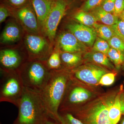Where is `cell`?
Here are the masks:
<instances>
[{
    "label": "cell",
    "mask_w": 124,
    "mask_h": 124,
    "mask_svg": "<svg viewBox=\"0 0 124 124\" xmlns=\"http://www.w3.org/2000/svg\"><path fill=\"white\" fill-rule=\"evenodd\" d=\"M55 1L56 0H29L36 15L42 33L46 19Z\"/></svg>",
    "instance_id": "cell-15"
},
{
    "label": "cell",
    "mask_w": 124,
    "mask_h": 124,
    "mask_svg": "<svg viewBox=\"0 0 124 124\" xmlns=\"http://www.w3.org/2000/svg\"><path fill=\"white\" fill-rule=\"evenodd\" d=\"M54 46L62 52L83 53L88 49L87 46L68 31L62 32L56 35Z\"/></svg>",
    "instance_id": "cell-12"
},
{
    "label": "cell",
    "mask_w": 124,
    "mask_h": 124,
    "mask_svg": "<svg viewBox=\"0 0 124 124\" xmlns=\"http://www.w3.org/2000/svg\"><path fill=\"white\" fill-rule=\"evenodd\" d=\"M121 104V111L122 115H124V93L122 91L120 97Z\"/></svg>",
    "instance_id": "cell-34"
},
{
    "label": "cell",
    "mask_w": 124,
    "mask_h": 124,
    "mask_svg": "<svg viewBox=\"0 0 124 124\" xmlns=\"http://www.w3.org/2000/svg\"><path fill=\"white\" fill-rule=\"evenodd\" d=\"M0 70V102H7L17 107L24 87L18 71Z\"/></svg>",
    "instance_id": "cell-6"
},
{
    "label": "cell",
    "mask_w": 124,
    "mask_h": 124,
    "mask_svg": "<svg viewBox=\"0 0 124 124\" xmlns=\"http://www.w3.org/2000/svg\"><path fill=\"white\" fill-rule=\"evenodd\" d=\"M107 42L111 48L124 53V41L117 36L115 35Z\"/></svg>",
    "instance_id": "cell-26"
},
{
    "label": "cell",
    "mask_w": 124,
    "mask_h": 124,
    "mask_svg": "<svg viewBox=\"0 0 124 124\" xmlns=\"http://www.w3.org/2000/svg\"><path fill=\"white\" fill-rule=\"evenodd\" d=\"M23 40L28 60L46 62L53 51L54 46L43 34L25 32Z\"/></svg>",
    "instance_id": "cell-7"
},
{
    "label": "cell",
    "mask_w": 124,
    "mask_h": 124,
    "mask_svg": "<svg viewBox=\"0 0 124 124\" xmlns=\"http://www.w3.org/2000/svg\"><path fill=\"white\" fill-rule=\"evenodd\" d=\"M17 107L18 113L13 124H45L50 118L39 93L26 88Z\"/></svg>",
    "instance_id": "cell-3"
},
{
    "label": "cell",
    "mask_w": 124,
    "mask_h": 124,
    "mask_svg": "<svg viewBox=\"0 0 124 124\" xmlns=\"http://www.w3.org/2000/svg\"><path fill=\"white\" fill-rule=\"evenodd\" d=\"M67 5L65 0H56L42 30V34L54 46L58 27L65 15Z\"/></svg>",
    "instance_id": "cell-10"
},
{
    "label": "cell",
    "mask_w": 124,
    "mask_h": 124,
    "mask_svg": "<svg viewBox=\"0 0 124 124\" xmlns=\"http://www.w3.org/2000/svg\"><path fill=\"white\" fill-rule=\"evenodd\" d=\"M71 78L69 70L62 68L51 71L49 79L40 93L50 117L60 123L59 108Z\"/></svg>",
    "instance_id": "cell-2"
},
{
    "label": "cell",
    "mask_w": 124,
    "mask_h": 124,
    "mask_svg": "<svg viewBox=\"0 0 124 124\" xmlns=\"http://www.w3.org/2000/svg\"></svg>",
    "instance_id": "cell-38"
},
{
    "label": "cell",
    "mask_w": 124,
    "mask_h": 124,
    "mask_svg": "<svg viewBox=\"0 0 124 124\" xmlns=\"http://www.w3.org/2000/svg\"><path fill=\"white\" fill-rule=\"evenodd\" d=\"M116 74L113 72H108L102 76L99 85L104 86H110L113 84L115 80Z\"/></svg>",
    "instance_id": "cell-28"
},
{
    "label": "cell",
    "mask_w": 124,
    "mask_h": 124,
    "mask_svg": "<svg viewBox=\"0 0 124 124\" xmlns=\"http://www.w3.org/2000/svg\"><path fill=\"white\" fill-rule=\"evenodd\" d=\"M83 60L85 62L95 63L111 70L116 69L107 55L102 53L92 51L87 52L83 56Z\"/></svg>",
    "instance_id": "cell-16"
},
{
    "label": "cell",
    "mask_w": 124,
    "mask_h": 124,
    "mask_svg": "<svg viewBox=\"0 0 124 124\" xmlns=\"http://www.w3.org/2000/svg\"><path fill=\"white\" fill-rule=\"evenodd\" d=\"M110 48V46L107 41L97 37L92 46V51L102 53L107 55Z\"/></svg>",
    "instance_id": "cell-24"
},
{
    "label": "cell",
    "mask_w": 124,
    "mask_h": 124,
    "mask_svg": "<svg viewBox=\"0 0 124 124\" xmlns=\"http://www.w3.org/2000/svg\"><path fill=\"white\" fill-rule=\"evenodd\" d=\"M82 54L60 52L62 68L71 70L81 64L84 60Z\"/></svg>",
    "instance_id": "cell-17"
},
{
    "label": "cell",
    "mask_w": 124,
    "mask_h": 124,
    "mask_svg": "<svg viewBox=\"0 0 124 124\" xmlns=\"http://www.w3.org/2000/svg\"><path fill=\"white\" fill-rule=\"evenodd\" d=\"M8 8L11 17L20 24L25 32L42 34L36 15L30 2L18 8Z\"/></svg>",
    "instance_id": "cell-9"
},
{
    "label": "cell",
    "mask_w": 124,
    "mask_h": 124,
    "mask_svg": "<svg viewBox=\"0 0 124 124\" xmlns=\"http://www.w3.org/2000/svg\"><path fill=\"white\" fill-rule=\"evenodd\" d=\"M103 0H87L81 9L82 11L89 12L100 6Z\"/></svg>",
    "instance_id": "cell-29"
},
{
    "label": "cell",
    "mask_w": 124,
    "mask_h": 124,
    "mask_svg": "<svg viewBox=\"0 0 124 124\" xmlns=\"http://www.w3.org/2000/svg\"><path fill=\"white\" fill-rule=\"evenodd\" d=\"M94 87L81 82L71 75L70 80L60 105L59 112L80 106L97 97L100 93Z\"/></svg>",
    "instance_id": "cell-5"
},
{
    "label": "cell",
    "mask_w": 124,
    "mask_h": 124,
    "mask_svg": "<svg viewBox=\"0 0 124 124\" xmlns=\"http://www.w3.org/2000/svg\"><path fill=\"white\" fill-rule=\"evenodd\" d=\"M115 1L116 0H103L101 6L105 11L114 14Z\"/></svg>",
    "instance_id": "cell-31"
},
{
    "label": "cell",
    "mask_w": 124,
    "mask_h": 124,
    "mask_svg": "<svg viewBox=\"0 0 124 124\" xmlns=\"http://www.w3.org/2000/svg\"><path fill=\"white\" fill-rule=\"evenodd\" d=\"M24 88L40 93L47 84L50 78L51 71L45 62L27 60L18 71Z\"/></svg>",
    "instance_id": "cell-4"
},
{
    "label": "cell",
    "mask_w": 124,
    "mask_h": 124,
    "mask_svg": "<svg viewBox=\"0 0 124 124\" xmlns=\"http://www.w3.org/2000/svg\"><path fill=\"white\" fill-rule=\"evenodd\" d=\"M25 31L14 19L9 20L0 37V42L4 45H10L23 39Z\"/></svg>",
    "instance_id": "cell-14"
},
{
    "label": "cell",
    "mask_w": 124,
    "mask_h": 124,
    "mask_svg": "<svg viewBox=\"0 0 124 124\" xmlns=\"http://www.w3.org/2000/svg\"><path fill=\"white\" fill-rule=\"evenodd\" d=\"M124 10V0H116L113 14L119 17Z\"/></svg>",
    "instance_id": "cell-33"
},
{
    "label": "cell",
    "mask_w": 124,
    "mask_h": 124,
    "mask_svg": "<svg viewBox=\"0 0 124 124\" xmlns=\"http://www.w3.org/2000/svg\"><path fill=\"white\" fill-rule=\"evenodd\" d=\"M107 55L117 70L124 63V53L122 51L110 47Z\"/></svg>",
    "instance_id": "cell-22"
},
{
    "label": "cell",
    "mask_w": 124,
    "mask_h": 124,
    "mask_svg": "<svg viewBox=\"0 0 124 124\" xmlns=\"http://www.w3.org/2000/svg\"><path fill=\"white\" fill-rule=\"evenodd\" d=\"M122 117H121L120 124H124V115H122Z\"/></svg>",
    "instance_id": "cell-37"
},
{
    "label": "cell",
    "mask_w": 124,
    "mask_h": 124,
    "mask_svg": "<svg viewBox=\"0 0 124 124\" xmlns=\"http://www.w3.org/2000/svg\"><path fill=\"white\" fill-rule=\"evenodd\" d=\"M97 22L103 24L111 26L117 22L119 19V17L113 14L105 11L101 6H98L90 11Z\"/></svg>",
    "instance_id": "cell-18"
},
{
    "label": "cell",
    "mask_w": 124,
    "mask_h": 124,
    "mask_svg": "<svg viewBox=\"0 0 124 124\" xmlns=\"http://www.w3.org/2000/svg\"><path fill=\"white\" fill-rule=\"evenodd\" d=\"M97 37L108 41L115 35L111 26L103 24L98 23L94 28Z\"/></svg>",
    "instance_id": "cell-23"
},
{
    "label": "cell",
    "mask_w": 124,
    "mask_h": 124,
    "mask_svg": "<svg viewBox=\"0 0 124 124\" xmlns=\"http://www.w3.org/2000/svg\"><path fill=\"white\" fill-rule=\"evenodd\" d=\"M59 115L61 124H84L68 112L59 111Z\"/></svg>",
    "instance_id": "cell-25"
},
{
    "label": "cell",
    "mask_w": 124,
    "mask_h": 124,
    "mask_svg": "<svg viewBox=\"0 0 124 124\" xmlns=\"http://www.w3.org/2000/svg\"><path fill=\"white\" fill-rule=\"evenodd\" d=\"M70 71L72 76L77 79L94 86L99 85L103 76L110 72L106 68L90 62H85Z\"/></svg>",
    "instance_id": "cell-8"
},
{
    "label": "cell",
    "mask_w": 124,
    "mask_h": 124,
    "mask_svg": "<svg viewBox=\"0 0 124 124\" xmlns=\"http://www.w3.org/2000/svg\"><path fill=\"white\" fill-rule=\"evenodd\" d=\"M46 66L50 71L59 70L62 68L60 58V51L54 46L53 53L45 62Z\"/></svg>",
    "instance_id": "cell-21"
},
{
    "label": "cell",
    "mask_w": 124,
    "mask_h": 124,
    "mask_svg": "<svg viewBox=\"0 0 124 124\" xmlns=\"http://www.w3.org/2000/svg\"><path fill=\"white\" fill-rule=\"evenodd\" d=\"M119 17L120 19H122L124 21V10L119 16Z\"/></svg>",
    "instance_id": "cell-36"
},
{
    "label": "cell",
    "mask_w": 124,
    "mask_h": 124,
    "mask_svg": "<svg viewBox=\"0 0 124 124\" xmlns=\"http://www.w3.org/2000/svg\"><path fill=\"white\" fill-rule=\"evenodd\" d=\"M115 34L124 41V21L119 19L115 24L111 26Z\"/></svg>",
    "instance_id": "cell-27"
},
{
    "label": "cell",
    "mask_w": 124,
    "mask_h": 124,
    "mask_svg": "<svg viewBox=\"0 0 124 124\" xmlns=\"http://www.w3.org/2000/svg\"><path fill=\"white\" fill-rule=\"evenodd\" d=\"M66 27L86 46H93L97 37L95 28L76 22L69 23L66 25Z\"/></svg>",
    "instance_id": "cell-13"
},
{
    "label": "cell",
    "mask_w": 124,
    "mask_h": 124,
    "mask_svg": "<svg viewBox=\"0 0 124 124\" xmlns=\"http://www.w3.org/2000/svg\"><path fill=\"white\" fill-rule=\"evenodd\" d=\"M45 124H61L59 122H57L55 120L51 118H50L46 122Z\"/></svg>",
    "instance_id": "cell-35"
},
{
    "label": "cell",
    "mask_w": 124,
    "mask_h": 124,
    "mask_svg": "<svg viewBox=\"0 0 124 124\" xmlns=\"http://www.w3.org/2000/svg\"><path fill=\"white\" fill-rule=\"evenodd\" d=\"M27 60L28 58L23 48L8 47L1 49L0 70L18 71Z\"/></svg>",
    "instance_id": "cell-11"
},
{
    "label": "cell",
    "mask_w": 124,
    "mask_h": 124,
    "mask_svg": "<svg viewBox=\"0 0 124 124\" xmlns=\"http://www.w3.org/2000/svg\"><path fill=\"white\" fill-rule=\"evenodd\" d=\"M73 18L80 23L94 28L98 23L96 19L90 12L81 10L76 13Z\"/></svg>",
    "instance_id": "cell-20"
},
{
    "label": "cell",
    "mask_w": 124,
    "mask_h": 124,
    "mask_svg": "<svg viewBox=\"0 0 124 124\" xmlns=\"http://www.w3.org/2000/svg\"><path fill=\"white\" fill-rule=\"evenodd\" d=\"M9 8L17 9L24 6L28 3V0H5Z\"/></svg>",
    "instance_id": "cell-30"
},
{
    "label": "cell",
    "mask_w": 124,
    "mask_h": 124,
    "mask_svg": "<svg viewBox=\"0 0 124 124\" xmlns=\"http://www.w3.org/2000/svg\"><path fill=\"white\" fill-rule=\"evenodd\" d=\"M121 87L120 91L117 93L115 100L108 109V118L110 124H117L122 116L120 97L122 92Z\"/></svg>",
    "instance_id": "cell-19"
},
{
    "label": "cell",
    "mask_w": 124,
    "mask_h": 124,
    "mask_svg": "<svg viewBox=\"0 0 124 124\" xmlns=\"http://www.w3.org/2000/svg\"><path fill=\"white\" fill-rule=\"evenodd\" d=\"M121 87L101 93L80 106L63 111L70 112L84 124H110L108 109Z\"/></svg>",
    "instance_id": "cell-1"
},
{
    "label": "cell",
    "mask_w": 124,
    "mask_h": 124,
    "mask_svg": "<svg viewBox=\"0 0 124 124\" xmlns=\"http://www.w3.org/2000/svg\"><path fill=\"white\" fill-rule=\"evenodd\" d=\"M11 16V13L8 8L5 5H1L0 7V23L4 22L7 17Z\"/></svg>",
    "instance_id": "cell-32"
}]
</instances>
